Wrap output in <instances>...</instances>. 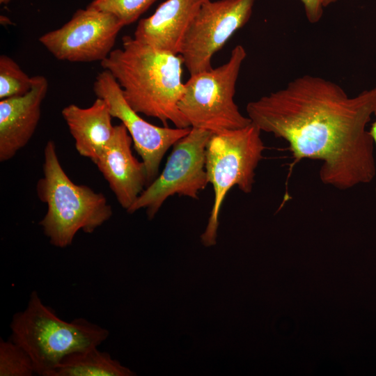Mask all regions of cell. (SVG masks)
<instances>
[{"label": "cell", "instance_id": "obj_1", "mask_svg": "<svg viewBox=\"0 0 376 376\" xmlns=\"http://www.w3.org/2000/svg\"><path fill=\"white\" fill-rule=\"evenodd\" d=\"M376 86L349 96L336 83L304 75L249 102L247 116L261 132L285 140L293 157L322 162L321 181L341 190L376 176L375 146L366 127Z\"/></svg>", "mask_w": 376, "mask_h": 376}, {"label": "cell", "instance_id": "obj_2", "mask_svg": "<svg viewBox=\"0 0 376 376\" xmlns=\"http://www.w3.org/2000/svg\"><path fill=\"white\" fill-rule=\"evenodd\" d=\"M120 85L128 104L137 113L159 120L164 126L191 127L179 109L183 95V60L180 54L156 49L125 36L121 48L100 62Z\"/></svg>", "mask_w": 376, "mask_h": 376}, {"label": "cell", "instance_id": "obj_3", "mask_svg": "<svg viewBox=\"0 0 376 376\" xmlns=\"http://www.w3.org/2000/svg\"><path fill=\"white\" fill-rule=\"evenodd\" d=\"M42 169L36 192L47 205V212L39 224L51 244L65 248L79 230L92 233L111 217L112 209L104 194L70 179L52 140L45 147Z\"/></svg>", "mask_w": 376, "mask_h": 376}, {"label": "cell", "instance_id": "obj_4", "mask_svg": "<svg viewBox=\"0 0 376 376\" xmlns=\"http://www.w3.org/2000/svg\"><path fill=\"white\" fill-rule=\"evenodd\" d=\"M10 327V338L29 354L40 376H52L64 357L99 347L109 336L107 329L85 318L62 320L36 290L31 292L26 307L14 314Z\"/></svg>", "mask_w": 376, "mask_h": 376}, {"label": "cell", "instance_id": "obj_5", "mask_svg": "<svg viewBox=\"0 0 376 376\" xmlns=\"http://www.w3.org/2000/svg\"><path fill=\"white\" fill-rule=\"evenodd\" d=\"M261 132L251 123L242 128L213 133L207 142L205 169L208 183L213 187L214 201L206 229L201 235L205 246L217 243L219 216L230 189L237 186L245 194L253 189L256 169L265 148Z\"/></svg>", "mask_w": 376, "mask_h": 376}, {"label": "cell", "instance_id": "obj_6", "mask_svg": "<svg viewBox=\"0 0 376 376\" xmlns=\"http://www.w3.org/2000/svg\"><path fill=\"white\" fill-rule=\"evenodd\" d=\"M246 57L245 48L237 45L223 65L190 75L178 107L191 127L219 133L251 123L234 100L236 83Z\"/></svg>", "mask_w": 376, "mask_h": 376}, {"label": "cell", "instance_id": "obj_7", "mask_svg": "<svg viewBox=\"0 0 376 376\" xmlns=\"http://www.w3.org/2000/svg\"><path fill=\"white\" fill-rule=\"evenodd\" d=\"M212 132L191 127L189 132L176 142L159 175L141 192L128 209L132 214L144 208L152 219L164 201L178 195L198 199L208 180L205 169V152Z\"/></svg>", "mask_w": 376, "mask_h": 376}, {"label": "cell", "instance_id": "obj_8", "mask_svg": "<svg viewBox=\"0 0 376 376\" xmlns=\"http://www.w3.org/2000/svg\"><path fill=\"white\" fill-rule=\"evenodd\" d=\"M255 0H208L193 21L180 55L190 75L212 68V59L250 19Z\"/></svg>", "mask_w": 376, "mask_h": 376}, {"label": "cell", "instance_id": "obj_9", "mask_svg": "<svg viewBox=\"0 0 376 376\" xmlns=\"http://www.w3.org/2000/svg\"><path fill=\"white\" fill-rule=\"evenodd\" d=\"M123 26L112 14L87 6L60 28L41 36L39 42L60 61L101 62L113 50Z\"/></svg>", "mask_w": 376, "mask_h": 376}, {"label": "cell", "instance_id": "obj_10", "mask_svg": "<svg viewBox=\"0 0 376 376\" xmlns=\"http://www.w3.org/2000/svg\"><path fill=\"white\" fill-rule=\"evenodd\" d=\"M93 88L97 97L107 103L112 117L119 119L127 130L134 148L145 164L148 185L158 176L166 152L186 136L191 127H159L143 119L128 104L120 85L109 70L103 69L96 76Z\"/></svg>", "mask_w": 376, "mask_h": 376}, {"label": "cell", "instance_id": "obj_11", "mask_svg": "<svg viewBox=\"0 0 376 376\" xmlns=\"http://www.w3.org/2000/svg\"><path fill=\"white\" fill-rule=\"evenodd\" d=\"M132 143L123 123L114 125L110 141L95 164L126 211L148 186L145 164L133 155Z\"/></svg>", "mask_w": 376, "mask_h": 376}, {"label": "cell", "instance_id": "obj_12", "mask_svg": "<svg viewBox=\"0 0 376 376\" xmlns=\"http://www.w3.org/2000/svg\"><path fill=\"white\" fill-rule=\"evenodd\" d=\"M26 94L0 100V162L12 159L33 135L49 84L43 75L32 77Z\"/></svg>", "mask_w": 376, "mask_h": 376}, {"label": "cell", "instance_id": "obj_13", "mask_svg": "<svg viewBox=\"0 0 376 376\" xmlns=\"http://www.w3.org/2000/svg\"><path fill=\"white\" fill-rule=\"evenodd\" d=\"M208 0H166L150 16L141 19L134 38L156 49L180 54L193 21Z\"/></svg>", "mask_w": 376, "mask_h": 376}, {"label": "cell", "instance_id": "obj_14", "mask_svg": "<svg viewBox=\"0 0 376 376\" xmlns=\"http://www.w3.org/2000/svg\"><path fill=\"white\" fill-rule=\"evenodd\" d=\"M61 114L79 154L95 164L114 130L107 103L97 97L89 107L71 104L62 109Z\"/></svg>", "mask_w": 376, "mask_h": 376}, {"label": "cell", "instance_id": "obj_15", "mask_svg": "<svg viewBox=\"0 0 376 376\" xmlns=\"http://www.w3.org/2000/svg\"><path fill=\"white\" fill-rule=\"evenodd\" d=\"M136 374L113 359L109 353L93 347L64 357L52 376H133Z\"/></svg>", "mask_w": 376, "mask_h": 376}, {"label": "cell", "instance_id": "obj_16", "mask_svg": "<svg viewBox=\"0 0 376 376\" xmlns=\"http://www.w3.org/2000/svg\"><path fill=\"white\" fill-rule=\"evenodd\" d=\"M34 365L29 354L11 338L0 340V376H32Z\"/></svg>", "mask_w": 376, "mask_h": 376}, {"label": "cell", "instance_id": "obj_17", "mask_svg": "<svg viewBox=\"0 0 376 376\" xmlns=\"http://www.w3.org/2000/svg\"><path fill=\"white\" fill-rule=\"evenodd\" d=\"M32 77L24 72L10 56H0V100L27 93L32 86Z\"/></svg>", "mask_w": 376, "mask_h": 376}, {"label": "cell", "instance_id": "obj_18", "mask_svg": "<svg viewBox=\"0 0 376 376\" xmlns=\"http://www.w3.org/2000/svg\"><path fill=\"white\" fill-rule=\"evenodd\" d=\"M157 0H93L88 6L116 16L124 26L136 22Z\"/></svg>", "mask_w": 376, "mask_h": 376}, {"label": "cell", "instance_id": "obj_19", "mask_svg": "<svg viewBox=\"0 0 376 376\" xmlns=\"http://www.w3.org/2000/svg\"><path fill=\"white\" fill-rule=\"evenodd\" d=\"M305 11L308 21L311 23H317L323 15L324 6L322 0H300Z\"/></svg>", "mask_w": 376, "mask_h": 376}, {"label": "cell", "instance_id": "obj_20", "mask_svg": "<svg viewBox=\"0 0 376 376\" xmlns=\"http://www.w3.org/2000/svg\"><path fill=\"white\" fill-rule=\"evenodd\" d=\"M373 115L375 116V121L373 122V123L372 124L370 130H369V132L373 139V141H374V143H375V150H376V105H375V109H374V111H373ZM375 193H376V191H375Z\"/></svg>", "mask_w": 376, "mask_h": 376}, {"label": "cell", "instance_id": "obj_21", "mask_svg": "<svg viewBox=\"0 0 376 376\" xmlns=\"http://www.w3.org/2000/svg\"><path fill=\"white\" fill-rule=\"evenodd\" d=\"M338 0H322V4L324 7H326L330 5L331 3H335Z\"/></svg>", "mask_w": 376, "mask_h": 376}, {"label": "cell", "instance_id": "obj_22", "mask_svg": "<svg viewBox=\"0 0 376 376\" xmlns=\"http://www.w3.org/2000/svg\"><path fill=\"white\" fill-rule=\"evenodd\" d=\"M11 0H0V3L1 4H7Z\"/></svg>", "mask_w": 376, "mask_h": 376}]
</instances>
